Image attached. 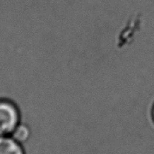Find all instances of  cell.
Wrapping results in <instances>:
<instances>
[{
    "instance_id": "1",
    "label": "cell",
    "mask_w": 154,
    "mask_h": 154,
    "mask_svg": "<svg viewBox=\"0 0 154 154\" xmlns=\"http://www.w3.org/2000/svg\"><path fill=\"white\" fill-rule=\"evenodd\" d=\"M21 123L17 104L10 100L0 99V137L12 135Z\"/></svg>"
},
{
    "instance_id": "2",
    "label": "cell",
    "mask_w": 154,
    "mask_h": 154,
    "mask_svg": "<svg viewBox=\"0 0 154 154\" xmlns=\"http://www.w3.org/2000/svg\"><path fill=\"white\" fill-rule=\"evenodd\" d=\"M0 154H25L22 143L11 135L0 137Z\"/></svg>"
},
{
    "instance_id": "3",
    "label": "cell",
    "mask_w": 154,
    "mask_h": 154,
    "mask_svg": "<svg viewBox=\"0 0 154 154\" xmlns=\"http://www.w3.org/2000/svg\"><path fill=\"white\" fill-rule=\"evenodd\" d=\"M12 137L15 138L17 142L21 143H25L30 136V129L27 125L23 124H19V125L16 128V129L14 131V133L11 135Z\"/></svg>"
},
{
    "instance_id": "4",
    "label": "cell",
    "mask_w": 154,
    "mask_h": 154,
    "mask_svg": "<svg viewBox=\"0 0 154 154\" xmlns=\"http://www.w3.org/2000/svg\"><path fill=\"white\" fill-rule=\"evenodd\" d=\"M152 119H153V121H154V105H153V108H152Z\"/></svg>"
}]
</instances>
